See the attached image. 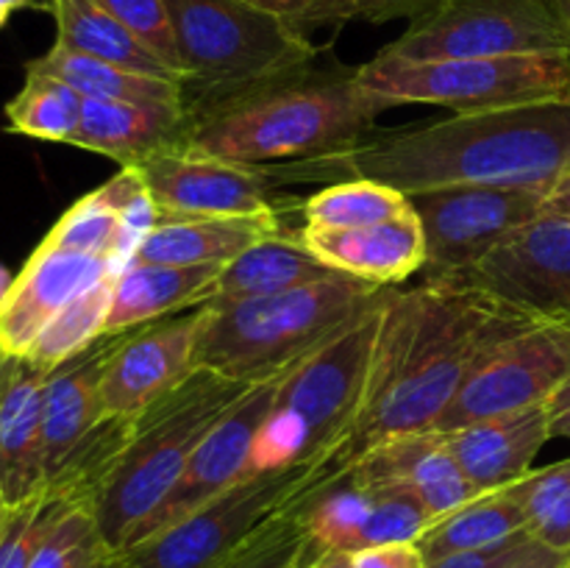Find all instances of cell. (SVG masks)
Here are the masks:
<instances>
[{
	"label": "cell",
	"instance_id": "obj_38",
	"mask_svg": "<svg viewBox=\"0 0 570 568\" xmlns=\"http://www.w3.org/2000/svg\"><path fill=\"white\" fill-rule=\"evenodd\" d=\"M98 3L187 81L165 0H98Z\"/></svg>",
	"mask_w": 570,
	"mask_h": 568
},
{
	"label": "cell",
	"instance_id": "obj_18",
	"mask_svg": "<svg viewBox=\"0 0 570 568\" xmlns=\"http://www.w3.org/2000/svg\"><path fill=\"white\" fill-rule=\"evenodd\" d=\"M345 473L362 484L410 490L434 521L482 496V490L456 466L440 432L404 434L371 445L345 468Z\"/></svg>",
	"mask_w": 570,
	"mask_h": 568
},
{
	"label": "cell",
	"instance_id": "obj_50",
	"mask_svg": "<svg viewBox=\"0 0 570 568\" xmlns=\"http://www.w3.org/2000/svg\"><path fill=\"white\" fill-rule=\"evenodd\" d=\"M9 11H3V9H0V28H3L6 26V22H9Z\"/></svg>",
	"mask_w": 570,
	"mask_h": 568
},
{
	"label": "cell",
	"instance_id": "obj_1",
	"mask_svg": "<svg viewBox=\"0 0 570 568\" xmlns=\"http://www.w3.org/2000/svg\"><path fill=\"white\" fill-rule=\"evenodd\" d=\"M262 170L271 187L371 178L404 195L460 184L551 189L570 170V98L454 111L445 120L367 139L348 154L265 165Z\"/></svg>",
	"mask_w": 570,
	"mask_h": 568
},
{
	"label": "cell",
	"instance_id": "obj_15",
	"mask_svg": "<svg viewBox=\"0 0 570 568\" xmlns=\"http://www.w3.org/2000/svg\"><path fill=\"white\" fill-rule=\"evenodd\" d=\"M137 167L159 221L278 215L262 167L237 165L189 148L161 150Z\"/></svg>",
	"mask_w": 570,
	"mask_h": 568
},
{
	"label": "cell",
	"instance_id": "obj_39",
	"mask_svg": "<svg viewBox=\"0 0 570 568\" xmlns=\"http://www.w3.org/2000/svg\"><path fill=\"white\" fill-rule=\"evenodd\" d=\"M248 3L271 11L273 17H278V20H284L301 33L315 31V28H334L354 20V3L351 0H248Z\"/></svg>",
	"mask_w": 570,
	"mask_h": 568
},
{
	"label": "cell",
	"instance_id": "obj_3",
	"mask_svg": "<svg viewBox=\"0 0 570 568\" xmlns=\"http://www.w3.org/2000/svg\"><path fill=\"white\" fill-rule=\"evenodd\" d=\"M387 109L362 87L356 67L312 61L234 92L187 98L184 148L250 167L321 159L365 143Z\"/></svg>",
	"mask_w": 570,
	"mask_h": 568
},
{
	"label": "cell",
	"instance_id": "obj_48",
	"mask_svg": "<svg viewBox=\"0 0 570 568\" xmlns=\"http://www.w3.org/2000/svg\"><path fill=\"white\" fill-rule=\"evenodd\" d=\"M551 9H554V14L560 17L562 28H566L568 33V42H570V0H549Z\"/></svg>",
	"mask_w": 570,
	"mask_h": 568
},
{
	"label": "cell",
	"instance_id": "obj_51",
	"mask_svg": "<svg viewBox=\"0 0 570 568\" xmlns=\"http://www.w3.org/2000/svg\"><path fill=\"white\" fill-rule=\"evenodd\" d=\"M6 507H9V505H6V501H3V496H0V523H3V516H6Z\"/></svg>",
	"mask_w": 570,
	"mask_h": 568
},
{
	"label": "cell",
	"instance_id": "obj_24",
	"mask_svg": "<svg viewBox=\"0 0 570 568\" xmlns=\"http://www.w3.org/2000/svg\"><path fill=\"white\" fill-rule=\"evenodd\" d=\"M278 232V215L159 221L139 237L126 265H228Z\"/></svg>",
	"mask_w": 570,
	"mask_h": 568
},
{
	"label": "cell",
	"instance_id": "obj_4",
	"mask_svg": "<svg viewBox=\"0 0 570 568\" xmlns=\"http://www.w3.org/2000/svg\"><path fill=\"white\" fill-rule=\"evenodd\" d=\"M387 290L337 273L287 293L206 304L195 362L250 388L271 382L293 371Z\"/></svg>",
	"mask_w": 570,
	"mask_h": 568
},
{
	"label": "cell",
	"instance_id": "obj_20",
	"mask_svg": "<svg viewBox=\"0 0 570 568\" xmlns=\"http://www.w3.org/2000/svg\"><path fill=\"white\" fill-rule=\"evenodd\" d=\"M298 237L332 271L382 284V287L406 282L426 265V239H423V226L415 209L404 217L373 223V226H304Z\"/></svg>",
	"mask_w": 570,
	"mask_h": 568
},
{
	"label": "cell",
	"instance_id": "obj_27",
	"mask_svg": "<svg viewBox=\"0 0 570 568\" xmlns=\"http://www.w3.org/2000/svg\"><path fill=\"white\" fill-rule=\"evenodd\" d=\"M26 70L59 78L61 84L76 89L81 98L92 100H134V104H187V84L176 78H156L145 72L126 70L111 61H100L95 56L78 53L53 42L48 53L37 56L26 65Z\"/></svg>",
	"mask_w": 570,
	"mask_h": 568
},
{
	"label": "cell",
	"instance_id": "obj_22",
	"mask_svg": "<svg viewBox=\"0 0 570 568\" xmlns=\"http://www.w3.org/2000/svg\"><path fill=\"white\" fill-rule=\"evenodd\" d=\"M456 466L482 493L507 488L532 471L534 457L551 440L546 404L484 418L454 432H440Z\"/></svg>",
	"mask_w": 570,
	"mask_h": 568
},
{
	"label": "cell",
	"instance_id": "obj_9",
	"mask_svg": "<svg viewBox=\"0 0 570 568\" xmlns=\"http://www.w3.org/2000/svg\"><path fill=\"white\" fill-rule=\"evenodd\" d=\"M337 466H278L250 473L198 512L126 549L131 568H220L262 523L337 479Z\"/></svg>",
	"mask_w": 570,
	"mask_h": 568
},
{
	"label": "cell",
	"instance_id": "obj_17",
	"mask_svg": "<svg viewBox=\"0 0 570 568\" xmlns=\"http://www.w3.org/2000/svg\"><path fill=\"white\" fill-rule=\"evenodd\" d=\"M117 271L120 265L104 256L39 243L0 298V354L26 356L33 340L70 301Z\"/></svg>",
	"mask_w": 570,
	"mask_h": 568
},
{
	"label": "cell",
	"instance_id": "obj_43",
	"mask_svg": "<svg viewBox=\"0 0 570 568\" xmlns=\"http://www.w3.org/2000/svg\"><path fill=\"white\" fill-rule=\"evenodd\" d=\"M504 568H570V551H557L551 546L540 543L529 535L515 557Z\"/></svg>",
	"mask_w": 570,
	"mask_h": 568
},
{
	"label": "cell",
	"instance_id": "obj_6",
	"mask_svg": "<svg viewBox=\"0 0 570 568\" xmlns=\"http://www.w3.org/2000/svg\"><path fill=\"white\" fill-rule=\"evenodd\" d=\"M250 384L198 368L181 388L134 418V432L95 505V521L115 549L126 551L145 518L165 501L189 457Z\"/></svg>",
	"mask_w": 570,
	"mask_h": 568
},
{
	"label": "cell",
	"instance_id": "obj_47",
	"mask_svg": "<svg viewBox=\"0 0 570 568\" xmlns=\"http://www.w3.org/2000/svg\"><path fill=\"white\" fill-rule=\"evenodd\" d=\"M50 0H0V9L3 11H17V9H48Z\"/></svg>",
	"mask_w": 570,
	"mask_h": 568
},
{
	"label": "cell",
	"instance_id": "obj_36",
	"mask_svg": "<svg viewBox=\"0 0 570 568\" xmlns=\"http://www.w3.org/2000/svg\"><path fill=\"white\" fill-rule=\"evenodd\" d=\"M512 488L521 499L532 538L557 551H570V457L554 466L532 468Z\"/></svg>",
	"mask_w": 570,
	"mask_h": 568
},
{
	"label": "cell",
	"instance_id": "obj_33",
	"mask_svg": "<svg viewBox=\"0 0 570 568\" xmlns=\"http://www.w3.org/2000/svg\"><path fill=\"white\" fill-rule=\"evenodd\" d=\"M42 243L53 245V248L78 251V254L104 256V259L117 262L122 267L139 237L128 226L126 217L111 209L92 189L56 221V226L50 228Z\"/></svg>",
	"mask_w": 570,
	"mask_h": 568
},
{
	"label": "cell",
	"instance_id": "obj_2",
	"mask_svg": "<svg viewBox=\"0 0 570 568\" xmlns=\"http://www.w3.org/2000/svg\"><path fill=\"white\" fill-rule=\"evenodd\" d=\"M532 321L465 282L426 278L384 301L365 410L343 451L348 468L362 451L404 434L432 432L440 412L484 351Z\"/></svg>",
	"mask_w": 570,
	"mask_h": 568
},
{
	"label": "cell",
	"instance_id": "obj_12",
	"mask_svg": "<svg viewBox=\"0 0 570 568\" xmlns=\"http://www.w3.org/2000/svg\"><path fill=\"white\" fill-rule=\"evenodd\" d=\"M570 373V326L529 323L479 356L432 432H454L484 418L546 404Z\"/></svg>",
	"mask_w": 570,
	"mask_h": 568
},
{
	"label": "cell",
	"instance_id": "obj_16",
	"mask_svg": "<svg viewBox=\"0 0 570 568\" xmlns=\"http://www.w3.org/2000/svg\"><path fill=\"white\" fill-rule=\"evenodd\" d=\"M204 306L122 334L100 390L106 415H142L148 407L181 388L198 371L195 351H198Z\"/></svg>",
	"mask_w": 570,
	"mask_h": 568
},
{
	"label": "cell",
	"instance_id": "obj_49",
	"mask_svg": "<svg viewBox=\"0 0 570 568\" xmlns=\"http://www.w3.org/2000/svg\"><path fill=\"white\" fill-rule=\"evenodd\" d=\"M9 284H11L9 273H6L3 267H0V298H3V293H6V287H9Z\"/></svg>",
	"mask_w": 570,
	"mask_h": 568
},
{
	"label": "cell",
	"instance_id": "obj_45",
	"mask_svg": "<svg viewBox=\"0 0 570 568\" xmlns=\"http://www.w3.org/2000/svg\"><path fill=\"white\" fill-rule=\"evenodd\" d=\"M543 215L570 223V170L562 173V176L551 184L549 193H546Z\"/></svg>",
	"mask_w": 570,
	"mask_h": 568
},
{
	"label": "cell",
	"instance_id": "obj_42",
	"mask_svg": "<svg viewBox=\"0 0 570 568\" xmlns=\"http://www.w3.org/2000/svg\"><path fill=\"white\" fill-rule=\"evenodd\" d=\"M532 532H521L515 538L504 540L499 546H490V549L482 551H465V555H451L443 557V560L426 562V568H504L512 557L521 551V546L527 543V538Z\"/></svg>",
	"mask_w": 570,
	"mask_h": 568
},
{
	"label": "cell",
	"instance_id": "obj_30",
	"mask_svg": "<svg viewBox=\"0 0 570 568\" xmlns=\"http://www.w3.org/2000/svg\"><path fill=\"white\" fill-rule=\"evenodd\" d=\"M412 212L410 195L371 178H343L301 204L304 226L315 228H356L387 223Z\"/></svg>",
	"mask_w": 570,
	"mask_h": 568
},
{
	"label": "cell",
	"instance_id": "obj_41",
	"mask_svg": "<svg viewBox=\"0 0 570 568\" xmlns=\"http://www.w3.org/2000/svg\"><path fill=\"white\" fill-rule=\"evenodd\" d=\"M354 3V20L390 22V20H417L429 14L440 0H351Z\"/></svg>",
	"mask_w": 570,
	"mask_h": 568
},
{
	"label": "cell",
	"instance_id": "obj_37",
	"mask_svg": "<svg viewBox=\"0 0 570 568\" xmlns=\"http://www.w3.org/2000/svg\"><path fill=\"white\" fill-rule=\"evenodd\" d=\"M67 507H72V501L53 493L6 507L3 523H0V568H31L39 546L45 543L56 521L65 516Z\"/></svg>",
	"mask_w": 570,
	"mask_h": 568
},
{
	"label": "cell",
	"instance_id": "obj_28",
	"mask_svg": "<svg viewBox=\"0 0 570 568\" xmlns=\"http://www.w3.org/2000/svg\"><path fill=\"white\" fill-rule=\"evenodd\" d=\"M48 11L56 20V42L65 48L95 56L100 61H111L126 70L145 72V76L184 81L148 45L139 42L117 17H111L98 0H50Z\"/></svg>",
	"mask_w": 570,
	"mask_h": 568
},
{
	"label": "cell",
	"instance_id": "obj_40",
	"mask_svg": "<svg viewBox=\"0 0 570 568\" xmlns=\"http://www.w3.org/2000/svg\"><path fill=\"white\" fill-rule=\"evenodd\" d=\"M351 568H426V557L417 543L371 546L351 555Z\"/></svg>",
	"mask_w": 570,
	"mask_h": 568
},
{
	"label": "cell",
	"instance_id": "obj_25",
	"mask_svg": "<svg viewBox=\"0 0 570 568\" xmlns=\"http://www.w3.org/2000/svg\"><path fill=\"white\" fill-rule=\"evenodd\" d=\"M226 265H122L115 278L106 334H122L215 298Z\"/></svg>",
	"mask_w": 570,
	"mask_h": 568
},
{
	"label": "cell",
	"instance_id": "obj_21",
	"mask_svg": "<svg viewBox=\"0 0 570 568\" xmlns=\"http://www.w3.org/2000/svg\"><path fill=\"white\" fill-rule=\"evenodd\" d=\"M122 334H104L98 343L83 349L72 360L61 362L45 379V484L72 454V449L106 418L100 390H104L106 368H109Z\"/></svg>",
	"mask_w": 570,
	"mask_h": 568
},
{
	"label": "cell",
	"instance_id": "obj_44",
	"mask_svg": "<svg viewBox=\"0 0 570 568\" xmlns=\"http://www.w3.org/2000/svg\"><path fill=\"white\" fill-rule=\"evenodd\" d=\"M546 412H549L551 438L570 440V373L560 382V388L546 399Z\"/></svg>",
	"mask_w": 570,
	"mask_h": 568
},
{
	"label": "cell",
	"instance_id": "obj_23",
	"mask_svg": "<svg viewBox=\"0 0 570 568\" xmlns=\"http://www.w3.org/2000/svg\"><path fill=\"white\" fill-rule=\"evenodd\" d=\"M189 126L187 104H134V100L83 98L81 123L70 145L115 159L117 165H139L161 150L184 148Z\"/></svg>",
	"mask_w": 570,
	"mask_h": 568
},
{
	"label": "cell",
	"instance_id": "obj_26",
	"mask_svg": "<svg viewBox=\"0 0 570 568\" xmlns=\"http://www.w3.org/2000/svg\"><path fill=\"white\" fill-rule=\"evenodd\" d=\"M337 276L328 265H323L301 237H284L282 232L265 243L254 245L228 262L217 278L215 298L209 304H237V301L262 298V295L287 293L304 284L323 282Z\"/></svg>",
	"mask_w": 570,
	"mask_h": 568
},
{
	"label": "cell",
	"instance_id": "obj_34",
	"mask_svg": "<svg viewBox=\"0 0 570 568\" xmlns=\"http://www.w3.org/2000/svg\"><path fill=\"white\" fill-rule=\"evenodd\" d=\"M312 496V493H309ZM306 496V499H309ZM284 507L262 523L220 568H312L326 551L312 538L304 518V501Z\"/></svg>",
	"mask_w": 570,
	"mask_h": 568
},
{
	"label": "cell",
	"instance_id": "obj_19",
	"mask_svg": "<svg viewBox=\"0 0 570 568\" xmlns=\"http://www.w3.org/2000/svg\"><path fill=\"white\" fill-rule=\"evenodd\" d=\"M50 371L0 354V496L9 507L45 493L42 399Z\"/></svg>",
	"mask_w": 570,
	"mask_h": 568
},
{
	"label": "cell",
	"instance_id": "obj_10",
	"mask_svg": "<svg viewBox=\"0 0 570 568\" xmlns=\"http://www.w3.org/2000/svg\"><path fill=\"white\" fill-rule=\"evenodd\" d=\"M382 53L404 61L570 56V42L549 0H440Z\"/></svg>",
	"mask_w": 570,
	"mask_h": 568
},
{
	"label": "cell",
	"instance_id": "obj_5",
	"mask_svg": "<svg viewBox=\"0 0 570 568\" xmlns=\"http://www.w3.org/2000/svg\"><path fill=\"white\" fill-rule=\"evenodd\" d=\"M351 317L278 382L256 466H340L371 388L384 301ZM345 471V468H343Z\"/></svg>",
	"mask_w": 570,
	"mask_h": 568
},
{
	"label": "cell",
	"instance_id": "obj_7",
	"mask_svg": "<svg viewBox=\"0 0 570 568\" xmlns=\"http://www.w3.org/2000/svg\"><path fill=\"white\" fill-rule=\"evenodd\" d=\"M187 98H212L315 61L317 48L248 0H165Z\"/></svg>",
	"mask_w": 570,
	"mask_h": 568
},
{
	"label": "cell",
	"instance_id": "obj_32",
	"mask_svg": "<svg viewBox=\"0 0 570 568\" xmlns=\"http://www.w3.org/2000/svg\"><path fill=\"white\" fill-rule=\"evenodd\" d=\"M115 278L117 273H111L109 278H104V282H98L95 287H89L87 293L78 295L76 301H70V304L42 329V334L33 340V345L26 354L28 360L37 362L45 371H53L61 362L72 360V356L81 354L83 349L98 343L106 334V321H109L111 310V293H115Z\"/></svg>",
	"mask_w": 570,
	"mask_h": 568
},
{
	"label": "cell",
	"instance_id": "obj_14",
	"mask_svg": "<svg viewBox=\"0 0 570 568\" xmlns=\"http://www.w3.org/2000/svg\"><path fill=\"white\" fill-rule=\"evenodd\" d=\"M449 282L471 284L532 321L570 326V223L538 217Z\"/></svg>",
	"mask_w": 570,
	"mask_h": 568
},
{
	"label": "cell",
	"instance_id": "obj_35",
	"mask_svg": "<svg viewBox=\"0 0 570 568\" xmlns=\"http://www.w3.org/2000/svg\"><path fill=\"white\" fill-rule=\"evenodd\" d=\"M31 568H131L126 551L115 549L98 529L89 507L72 505L39 546Z\"/></svg>",
	"mask_w": 570,
	"mask_h": 568
},
{
	"label": "cell",
	"instance_id": "obj_11",
	"mask_svg": "<svg viewBox=\"0 0 570 568\" xmlns=\"http://www.w3.org/2000/svg\"><path fill=\"white\" fill-rule=\"evenodd\" d=\"M549 189L460 184L410 193V204L423 226L426 265L423 276L460 278L512 232L543 217Z\"/></svg>",
	"mask_w": 570,
	"mask_h": 568
},
{
	"label": "cell",
	"instance_id": "obj_29",
	"mask_svg": "<svg viewBox=\"0 0 570 568\" xmlns=\"http://www.w3.org/2000/svg\"><path fill=\"white\" fill-rule=\"evenodd\" d=\"M521 532H529L527 516L515 488L507 484V488L488 490L451 510L449 516L438 518L415 543L421 546L426 562H434L451 555L490 549Z\"/></svg>",
	"mask_w": 570,
	"mask_h": 568
},
{
	"label": "cell",
	"instance_id": "obj_8",
	"mask_svg": "<svg viewBox=\"0 0 570 568\" xmlns=\"http://www.w3.org/2000/svg\"><path fill=\"white\" fill-rule=\"evenodd\" d=\"M356 78L384 104H429L451 111L504 109L570 98V56H479V59L404 61L376 53Z\"/></svg>",
	"mask_w": 570,
	"mask_h": 568
},
{
	"label": "cell",
	"instance_id": "obj_46",
	"mask_svg": "<svg viewBox=\"0 0 570 568\" xmlns=\"http://www.w3.org/2000/svg\"><path fill=\"white\" fill-rule=\"evenodd\" d=\"M312 568H351V555H345V551H326Z\"/></svg>",
	"mask_w": 570,
	"mask_h": 568
},
{
	"label": "cell",
	"instance_id": "obj_31",
	"mask_svg": "<svg viewBox=\"0 0 570 568\" xmlns=\"http://www.w3.org/2000/svg\"><path fill=\"white\" fill-rule=\"evenodd\" d=\"M83 98L59 78L26 70V84L6 104L9 131L45 143H72L81 123Z\"/></svg>",
	"mask_w": 570,
	"mask_h": 568
},
{
	"label": "cell",
	"instance_id": "obj_13",
	"mask_svg": "<svg viewBox=\"0 0 570 568\" xmlns=\"http://www.w3.org/2000/svg\"><path fill=\"white\" fill-rule=\"evenodd\" d=\"M278 382H282V376L254 384L206 432V438L200 440L195 454L189 457L187 468L176 479V484L165 496V501L134 532L128 549L142 543V540L154 538V535L165 532L173 523L184 521L187 516L198 512L200 507L215 501L217 496L232 490L234 484L248 479L250 473L259 471V466H256V451H259V440L265 434L267 421H271Z\"/></svg>",
	"mask_w": 570,
	"mask_h": 568
}]
</instances>
